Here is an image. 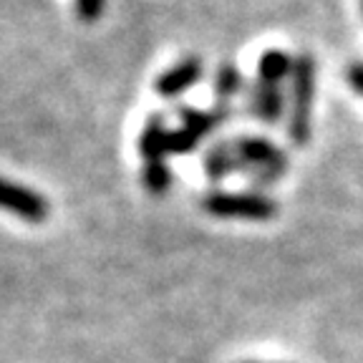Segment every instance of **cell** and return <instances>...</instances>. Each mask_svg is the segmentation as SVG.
Wrapping results in <instances>:
<instances>
[{
	"label": "cell",
	"instance_id": "obj_1",
	"mask_svg": "<svg viewBox=\"0 0 363 363\" xmlns=\"http://www.w3.org/2000/svg\"><path fill=\"white\" fill-rule=\"evenodd\" d=\"M233 147L238 154L240 172L250 179L255 192L270 189L280 177L288 174V154L262 134H238L233 136Z\"/></svg>",
	"mask_w": 363,
	"mask_h": 363
},
{
	"label": "cell",
	"instance_id": "obj_2",
	"mask_svg": "<svg viewBox=\"0 0 363 363\" xmlns=\"http://www.w3.org/2000/svg\"><path fill=\"white\" fill-rule=\"evenodd\" d=\"M313 101H315V58L311 53L295 56L288 91V121L285 131L293 147H308L313 136Z\"/></svg>",
	"mask_w": 363,
	"mask_h": 363
},
{
	"label": "cell",
	"instance_id": "obj_3",
	"mask_svg": "<svg viewBox=\"0 0 363 363\" xmlns=\"http://www.w3.org/2000/svg\"><path fill=\"white\" fill-rule=\"evenodd\" d=\"M202 210L217 220H250V222H270L278 217V202L267 192H225L212 189L202 199Z\"/></svg>",
	"mask_w": 363,
	"mask_h": 363
},
{
	"label": "cell",
	"instance_id": "obj_4",
	"mask_svg": "<svg viewBox=\"0 0 363 363\" xmlns=\"http://www.w3.org/2000/svg\"><path fill=\"white\" fill-rule=\"evenodd\" d=\"M204 76V61L197 56H187L179 58L174 66H169L167 71L157 76L154 81V94L167 101H174V99H182L187 91H192L194 86L202 81Z\"/></svg>",
	"mask_w": 363,
	"mask_h": 363
},
{
	"label": "cell",
	"instance_id": "obj_5",
	"mask_svg": "<svg viewBox=\"0 0 363 363\" xmlns=\"http://www.w3.org/2000/svg\"><path fill=\"white\" fill-rule=\"evenodd\" d=\"M247 111L252 119H257L265 126H278L283 116L288 113V96L283 86H272L265 81H252L247 86Z\"/></svg>",
	"mask_w": 363,
	"mask_h": 363
},
{
	"label": "cell",
	"instance_id": "obj_6",
	"mask_svg": "<svg viewBox=\"0 0 363 363\" xmlns=\"http://www.w3.org/2000/svg\"><path fill=\"white\" fill-rule=\"evenodd\" d=\"M3 207H6L11 215L26 220L28 225H40V222H45L48 215H51L48 199H45L43 194H38L35 189L26 187V184H18V182H11V179L3 182Z\"/></svg>",
	"mask_w": 363,
	"mask_h": 363
},
{
	"label": "cell",
	"instance_id": "obj_7",
	"mask_svg": "<svg viewBox=\"0 0 363 363\" xmlns=\"http://www.w3.org/2000/svg\"><path fill=\"white\" fill-rule=\"evenodd\" d=\"M177 116H179L184 129H189L199 139H210L220 126H225L233 116V106L230 104H215L212 108H194V106H179L177 108Z\"/></svg>",
	"mask_w": 363,
	"mask_h": 363
},
{
	"label": "cell",
	"instance_id": "obj_8",
	"mask_svg": "<svg viewBox=\"0 0 363 363\" xmlns=\"http://www.w3.org/2000/svg\"><path fill=\"white\" fill-rule=\"evenodd\" d=\"M202 172L210 182H222L230 174L240 172L238 154H235L233 139H215L202 154Z\"/></svg>",
	"mask_w": 363,
	"mask_h": 363
},
{
	"label": "cell",
	"instance_id": "obj_9",
	"mask_svg": "<svg viewBox=\"0 0 363 363\" xmlns=\"http://www.w3.org/2000/svg\"><path fill=\"white\" fill-rule=\"evenodd\" d=\"M167 136H169V126H167V119L162 113H152L144 124L142 134H139V142H136V149L142 154V164H149V162H167L169 159V152H167Z\"/></svg>",
	"mask_w": 363,
	"mask_h": 363
},
{
	"label": "cell",
	"instance_id": "obj_10",
	"mask_svg": "<svg viewBox=\"0 0 363 363\" xmlns=\"http://www.w3.org/2000/svg\"><path fill=\"white\" fill-rule=\"evenodd\" d=\"M293 68H295V56H290L288 51H280V48H270V51L260 53V58H257L255 79L272 86H283L285 81L290 84Z\"/></svg>",
	"mask_w": 363,
	"mask_h": 363
},
{
	"label": "cell",
	"instance_id": "obj_11",
	"mask_svg": "<svg viewBox=\"0 0 363 363\" xmlns=\"http://www.w3.org/2000/svg\"><path fill=\"white\" fill-rule=\"evenodd\" d=\"M242 91H247L240 68L233 61H222L215 68V76H212V94H215V104H230L233 106V99H238Z\"/></svg>",
	"mask_w": 363,
	"mask_h": 363
},
{
	"label": "cell",
	"instance_id": "obj_12",
	"mask_svg": "<svg viewBox=\"0 0 363 363\" xmlns=\"http://www.w3.org/2000/svg\"><path fill=\"white\" fill-rule=\"evenodd\" d=\"M174 184V172H172L169 162H149L142 164V187L154 197L167 194Z\"/></svg>",
	"mask_w": 363,
	"mask_h": 363
},
{
	"label": "cell",
	"instance_id": "obj_13",
	"mask_svg": "<svg viewBox=\"0 0 363 363\" xmlns=\"http://www.w3.org/2000/svg\"><path fill=\"white\" fill-rule=\"evenodd\" d=\"M199 144H202V139L199 136H194L189 129H184V126H177V129H169V136H167V152H169V157H187V154L197 152Z\"/></svg>",
	"mask_w": 363,
	"mask_h": 363
},
{
	"label": "cell",
	"instance_id": "obj_14",
	"mask_svg": "<svg viewBox=\"0 0 363 363\" xmlns=\"http://www.w3.org/2000/svg\"><path fill=\"white\" fill-rule=\"evenodd\" d=\"M106 13V0H76V16L81 23H96Z\"/></svg>",
	"mask_w": 363,
	"mask_h": 363
},
{
	"label": "cell",
	"instance_id": "obj_15",
	"mask_svg": "<svg viewBox=\"0 0 363 363\" xmlns=\"http://www.w3.org/2000/svg\"><path fill=\"white\" fill-rule=\"evenodd\" d=\"M346 81L353 89V94L363 96V58H353L346 66Z\"/></svg>",
	"mask_w": 363,
	"mask_h": 363
},
{
	"label": "cell",
	"instance_id": "obj_16",
	"mask_svg": "<svg viewBox=\"0 0 363 363\" xmlns=\"http://www.w3.org/2000/svg\"><path fill=\"white\" fill-rule=\"evenodd\" d=\"M245 363H260V361H245Z\"/></svg>",
	"mask_w": 363,
	"mask_h": 363
},
{
	"label": "cell",
	"instance_id": "obj_17",
	"mask_svg": "<svg viewBox=\"0 0 363 363\" xmlns=\"http://www.w3.org/2000/svg\"><path fill=\"white\" fill-rule=\"evenodd\" d=\"M361 11H363V0H361Z\"/></svg>",
	"mask_w": 363,
	"mask_h": 363
}]
</instances>
